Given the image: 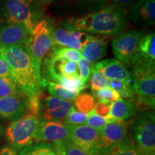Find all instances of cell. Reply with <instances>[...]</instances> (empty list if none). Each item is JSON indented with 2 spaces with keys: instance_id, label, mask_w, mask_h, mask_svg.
Instances as JSON below:
<instances>
[{
  "instance_id": "cell-1",
  "label": "cell",
  "mask_w": 155,
  "mask_h": 155,
  "mask_svg": "<svg viewBox=\"0 0 155 155\" xmlns=\"http://www.w3.org/2000/svg\"><path fill=\"white\" fill-rule=\"evenodd\" d=\"M0 54L9 63L11 77L28 97L41 94L48 81L41 75L25 45L0 47Z\"/></svg>"
},
{
  "instance_id": "cell-2",
  "label": "cell",
  "mask_w": 155,
  "mask_h": 155,
  "mask_svg": "<svg viewBox=\"0 0 155 155\" xmlns=\"http://www.w3.org/2000/svg\"><path fill=\"white\" fill-rule=\"evenodd\" d=\"M73 28L83 32L101 35H116L125 30L127 24V11L112 4L101 10L68 21Z\"/></svg>"
},
{
  "instance_id": "cell-3",
  "label": "cell",
  "mask_w": 155,
  "mask_h": 155,
  "mask_svg": "<svg viewBox=\"0 0 155 155\" xmlns=\"http://www.w3.org/2000/svg\"><path fill=\"white\" fill-rule=\"evenodd\" d=\"M53 30V25L49 19H42L29 34L25 45L39 70L41 68L43 58L54 45Z\"/></svg>"
},
{
  "instance_id": "cell-4",
  "label": "cell",
  "mask_w": 155,
  "mask_h": 155,
  "mask_svg": "<svg viewBox=\"0 0 155 155\" xmlns=\"http://www.w3.org/2000/svg\"><path fill=\"white\" fill-rule=\"evenodd\" d=\"M5 13L9 22L22 25L29 34L41 17V9L34 0H6Z\"/></svg>"
},
{
  "instance_id": "cell-5",
  "label": "cell",
  "mask_w": 155,
  "mask_h": 155,
  "mask_svg": "<svg viewBox=\"0 0 155 155\" xmlns=\"http://www.w3.org/2000/svg\"><path fill=\"white\" fill-rule=\"evenodd\" d=\"M40 124L38 117L25 114L9 126L6 137L13 146L18 148L30 146L35 142V137Z\"/></svg>"
},
{
  "instance_id": "cell-6",
  "label": "cell",
  "mask_w": 155,
  "mask_h": 155,
  "mask_svg": "<svg viewBox=\"0 0 155 155\" xmlns=\"http://www.w3.org/2000/svg\"><path fill=\"white\" fill-rule=\"evenodd\" d=\"M135 145L143 155H155V116L154 112H147L136 121Z\"/></svg>"
},
{
  "instance_id": "cell-7",
  "label": "cell",
  "mask_w": 155,
  "mask_h": 155,
  "mask_svg": "<svg viewBox=\"0 0 155 155\" xmlns=\"http://www.w3.org/2000/svg\"><path fill=\"white\" fill-rule=\"evenodd\" d=\"M131 75L133 78V88L138 95L137 99L150 105H155L154 68L134 67Z\"/></svg>"
},
{
  "instance_id": "cell-8",
  "label": "cell",
  "mask_w": 155,
  "mask_h": 155,
  "mask_svg": "<svg viewBox=\"0 0 155 155\" xmlns=\"http://www.w3.org/2000/svg\"><path fill=\"white\" fill-rule=\"evenodd\" d=\"M68 139L89 154L97 155L100 142V130L88 125L69 126Z\"/></svg>"
},
{
  "instance_id": "cell-9",
  "label": "cell",
  "mask_w": 155,
  "mask_h": 155,
  "mask_svg": "<svg viewBox=\"0 0 155 155\" xmlns=\"http://www.w3.org/2000/svg\"><path fill=\"white\" fill-rule=\"evenodd\" d=\"M141 36L142 34L140 31L132 30L114 39L112 47L117 60L131 65L137 55Z\"/></svg>"
},
{
  "instance_id": "cell-10",
  "label": "cell",
  "mask_w": 155,
  "mask_h": 155,
  "mask_svg": "<svg viewBox=\"0 0 155 155\" xmlns=\"http://www.w3.org/2000/svg\"><path fill=\"white\" fill-rule=\"evenodd\" d=\"M129 123L115 121L108 123L100 130V142L97 155H106L113 147L125 138Z\"/></svg>"
},
{
  "instance_id": "cell-11",
  "label": "cell",
  "mask_w": 155,
  "mask_h": 155,
  "mask_svg": "<svg viewBox=\"0 0 155 155\" xmlns=\"http://www.w3.org/2000/svg\"><path fill=\"white\" fill-rule=\"evenodd\" d=\"M90 35L86 32L76 30L67 22L53 28V40L54 44L62 47L71 48L81 50L88 40Z\"/></svg>"
},
{
  "instance_id": "cell-12",
  "label": "cell",
  "mask_w": 155,
  "mask_h": 155,
  "mask_svg": "<svg viewBox=\"0 0 155 155\" xmlns=\"http://www.w3.org/2000/svg\"><path fill=\"white\" fill-rule=\"evenodd\" d=\"M41 102L42 118L45 121L63 123L73 105V101L62 99L55 96H48Z\"/></svg>"
},
{
  "instance_id": "cell-13",
  "label": "cell",
  "mask_w": 155,
  "mask_h": 155,
  "mask_svg": "<svg viewBox=\"0 0 155 155\" xmlns=\"http://www.w3.org/2000/svg\"><path fill=\"white\" fill-rule=\"evenodd\" d=\"M68 139V129L61 122L44 121L35 137V142H53L54 144Z\"/></svg>"
},
{
  "instance_id": "cell-14",
  "label": "cell",
  "mask_w": 155,
  "mask_h": 155,
  "mask_svg": "<svg viewBox=\"0 0 155 155\" xmlns=\"http://www.w3.org/2000/svg\"><path fill=\"white\" fill-rule=\"evenodd\" d=\"M28 96L22 92L0 98V116L7 119H17L26 113Z\"/></svg>"
},
{
  "instance_id": "cell-15",
  "label": "cell",
  "mask_w": 155,
  "mask_h": 155,
  "mask_svg": "<svg viewBox=\"0 0 155 155\" xmlns=\"http://www.w3.org/2000/svg\"><path fill=\"white\" fill-rule=\"evenodd\" d=\"M94 68L108 80L131 82V73L122 62L116 59H106L94 64Z\"/></svg>"
},
{
  "instance_id": "cell-16",
  "label": "cell",
  "mask_w": 155,
  "mask_h": 155,
  "mask_svg": "<svg viewBox=\"0 0 155 155\" xmlns=\"http://www.w3.org/2000/svg\"><path fill=\"white\" fill-rule=\"evenodd\" d=\"M29 36V32L22 25L9 22L0 29V47L25 45Z\"/></svg>"
},
{
  "instance_id": "cell-17",
  "label": "cell",
  "mask_w": 155,
  "mask_h": 155,
  "mask_svg": "<svg viewBox=\"0 0 155 155\" xmlns=\"http://www.w3.org/2000/svg\"><path fill=\"white\" fill-rule=\"evenodd\" d=\"M131 65H143L154 68L155 34L154 32L141 36L137 55Z\"/></svg>"
},
{
  "instance_id": "cell-18",
  "label": "cell",
  "mask_w": 155,
  "mask_h": 155,
  "mask_svg": "<svg viewBox=\"0 0 155 155\" xmlns=\"http://www.w3.org/2000/svg\"><path fill=\"white\" fill-rule=\"evenodd\" d=\"M107 36L90 35L88 40L81 48V54L91 64H94L105 55L107 49Z\"/></svg>"
},
{
  "instance_id": "cell-19",
  "label": "cell",
  "mask_w": 155,
  "mask_h": 155,
  "mask_svg": "<svg viewBox=\"0 0 155 155\" xmlns=\"http://www.w3.org/2000/svg\"><path fill=\"white\" fill-rule=\"evenodd\" d=\"M129 16L134 22L143 25H154L155 0H138L131 7Z\"/></svg>"
},
{
  "instance_id": "cell-20",
  "label": "cell",
  "mask_w": 155,
  "mask_h": 155,
  "mask_svg": "<svg viewBox=\"0 0 155 155\" xmlns=\"http://www.w3.org/2000/svg\"><path fill=\"white\" fill-rule=\"evenodd\" d=\"M136 109L134 103L121 98L111 103L108 116L114 121H125L134 115Z\"/></svg>"
},
{
  "instance_id": "cell-21",
  "label": "cell",
  "mask_w": 155,
  "mask_h": 155,
  "mask_svg": "<svg viewBox=\"0 0 155 155\" xmlns=\"http://www.w3.org/2000/svg\"><path fill=\"white\" fill-rule=\"evenodd\" d=\"M52 79L64 88L77 94H80L83 90L88 88L86 82L83 81L79 75L74 76H66L59 74L54 76Z\"/></svg>"
},
{
  "instance_id": "cell-22",
  "label": "cell",
  "mask_w": 155,
  "mask_h": 155,
  "mask_svg": "<svg viewBox=\"0 0 155 155\" xmlns=\"http://www.w3.org/2000/svg\"><path fill=\"white\" fill-rule=\"evenodd\" d=\"M106 155H143L138 150L134 141L125 137L121 142L116 144Z\"/></svg>"
},
{
  "instance_id": "cell-23",
  "label": "cell",
  "mask_w": 155,
  "mask_h": 155,
  "mask_svg": "<svg viewBox=\"0 0 155 155\" xmlns=\"http://www.w3.org/2000/svg\"><path fill=\"white\" fill-rule=\"evenodd\" d=\"M52 50L53 51L50 53V55L58 59H65L75 62L78 61L83 58L82 54L79 50H76L71 48L62 47V46L55 47L53 45Z\"/></svg>"
},
{
  "instance_id": "cell-24",
  "label": "cell",
  "mask_w": 155,
  "mask_h": 155,
  "mask_svg": "<svg viewBox=\"0 0 155 155\" xmlns=\"http://www.w3.org/2000/svg\"><path fill=\"white\" fill-rule=\"evenodd\" d=\"M109 85L120 95L121 98L122 97L128 100L135 99V91L131 86V82L110 80Z\"/></svg>"
},
{
  "instance_id": "cell-25",
  "label": "cell",
  "mask_w": 155,
  "mask_h": 155,
  "mask_svg": "<svg viewBox=\"0 0 155 155\" xmlns=\"http://www.w3.org/2000/svg\"><path fill=\"white\" fill-rule=\"evenodd\" d=\"M96 104L94 96L88 93L78 94L74 100V105L78 111L82 113L88 114L91 111Z\"/></svg>"
},
{
  "instance_id": "cell-26",
  "label": "cell",
  "mask_w": 155,
  "mask_h": 155,
  "mask_svg": "<svg viewBox=\"0 0 155 155\" xmlns=\"http://www.w3.org/2000/svg\"><path fill=\"white\" fill-rule=\"evenodd\" d=\"M21 90L11 76L0 78V98H4L21 93Z\"/></svg>"
},
{
  "instance_id": "cell-27",
  "label": "cell",
  "mask_w": 155,
  "mask_h": 155,
  "mask_svg": "<svg viewBox=\"0 0 155 155\" xmlns=\"http://www.w3.org/2000/svg\"><path fill=\"white\" fill-rule=\"evenodd\" d=\"M47 86H48V91L52 96L61 98L62 99L73 101L75 100V97L77 96V94L73 93L71 91L64 88L61 85L58 84L55 82L48 81Z\"/></svg>"
},
{
  "instance_id": "cell-28",
  "label": "cell",
  "mask_w": 155,
  "mask_h": 155,
  "mask_svg": "<svg viewBox=\"0 0 155 155\" xmlns=\"http://www.w3.org/2000/svg\"><path fill=\"white\" fill-rule=\"evenodd\" d=\"M93 94L94 98H97L98 101L106 103V104H111L112 102L121 98L120 95L111 87H106L94 92Z\"/></svg>"
},
{
  "instance_id": "cell-29",
  "label": "cell",
  "mask_w": 155,
  "mask_h": 155,
  "mask_svg": "<svg viewBox=\"0 0 155 155\" xmlns=\"http://www.w3.org/2000/svg\"><path fill=\"white\" fill-rule=\"evenodd\" d=\"M90 81L93 93L106 87H110V80H108L107 78L95 70L94 64L92 65V73L90 78Z\"/></svg>"
},
{
  "instance_id": "cell-30",
  "label": "cell",
  "mask_w": 155,
  "mask_h": 155,
  "mask_svg": "<svg viewBox=\"0 0 155 155\" xmlns=\"http://www.w3.org/2000/svg\"><path fill=\"white\" fill-rule=\"evenodd\" d=\"M113 121H115L108 115L106 116V117H103V116H101L94 113V111L92 110L91 111H90L88 114V118H87L86 124L89 126V127H91L96 129H98V130H101L107 124Z\"/></svg>"
},
{
  "instance_id": "cell-31",
  "label": "cell",
  "mask_w": 155,
  "mask_h": 155,
  "mask_svg": "<svg viewBox=\"0 0 155 155\" xmlns=\"http://www.w3.org/2000/svg\"><path fill=\"white\" fill-rule=\"evenodd\" d=\"M88 114L82 113L78 111H76L75 106L71 108L68 114L64 120L63 124L65 125L69 126H78L86 124Z\"/></svg>"
},
{
  "instance_id": "cell-32",
  "label": "cell",
  "mask_w": 155,
  "mask_h": 155,
  "mask_svg": "<svg viewBox=\"0 0 155 155\" xmlns=\"http://www.w3.org/2000/svg\"><path fill=\"white\" fill-rule=\"evenodd\" d=\"M25 155H57L54 146L47 143L37 144L30 147L25 152Z\"/></svg>"
},
{
  "instance_id": "cell-33",
  "label": "cell",
  "mask_w": 155,
  "mask_h": 155,
  "mask_svg": "<svg viewBox=\"0 0 155 155\" xmlns=\"http://www.w3.org/2000/svg\"><path fill=\"white\" fill-rule=\"evenodd\" d=\"M77 62L79 76L83 81L87 82L90 80L91 75L93 64H91L84 58H82Z\"/></svg>"
},
{
  "instance_id": "cell-34",
  "label": "cell",
  "mask_w": 155,
  "mask_h": 155,
  "mask_svg": "<svg viewBox=\"0 0 155 155\" xmlns=\"http://www.w3.org/2000/svg\"><path fill=\"white\" fill-rule=\"evenodd\" d=\"M62 148L65 155H93L89 154L81 150L77 146L71 142L69 139H65L63 141H60Z\"/></svg>"
},
{
  "instance_id": "cell-35",
  "label": "cell",
  "mask_w": 155,
  "mask_h": 155,
  "mask_svg": "<svg viewBox=\"0 0 155 155\" xmlns=\"http://www.w3.org/2000/svg\"><path fill=\"white\" fill-rule=\"evenodd\" d=\"M110 105H111V104H106V103L98 101L95 104L93 111L98 115L103 116V117H106L109 114Z\"/></svg>"
},
{
  "instance_id": "cell-36",
  "label": "cell",
  "mask_w": 155,
  "mask_h": 155,
  "mask_svg": "<svg viewBox=\"0 0 155 155\" xmlns=\"http://www.w3.org/2000/svg\"><path fill=\"white\" fill-rule=\"evenodd\" d=\"M11 76V69L9 63L0 54V78Z\"/></svg>"
},
{
  "instance_id": "cell-37",
  "label": "cell",
  "mask_w": 155,
  "mask_h": 155,
  "mask_svg": "<svg viewBox=\"0 0 155 155\" xmlns=\"http://www.w3.org/2000/svg\"><path fill=\"white\" fill-rule=\"evenodd\" d=\"M116 5L120 6L121 7H129L134 5L137 0H114Z\"/></svg>"
},
{
  "instance_id": "cell-38",
  "label": "cell",
  "mask_w": 155,
  "mask_h": 155,
  "mask_svg": "<svg viewBox=\"0 0 155 155\" xmlns=\"http://www.w3.org/2000/svg\"><path fill=\"white\" fill-rule=\"evenodd\" d=\"M0 155H17V153L14 149L5 147L0 150Z\"/></svg>"
},
{
  "instance_id": "cell-39",
  "label": "cell",
  "mask_w": 155,
  "mask_h": 155,
  "mask_svg": "<svg viewBox=\"0 0 155 155\" xmlns=\"http://www.w3.org/2000/svg\"><path fill=\"white\" fill-rule=\"evenodd\" d=\"M77 1L82 4H85V5H99L100 6H101L100 0H77Z\"/></svg>"
},
{
  "instance_id": "cell-40",
  "label": "cell",
  "mask_w": 155,
  "mask_h": 155,
  "mask_svg": "<svg viewBox=\"0 0 155 155\" xmlns=\"http://www.w3.org/2000/svg\"><path fill=\"white\" fill-rule=\"evenodd\" d=\"M54 147H55L56 154L57 155H65V153H64L63 148H62L61 143L60 142L55 143V144H54Z\"/></svg>"
},
{
  "instance_id": "cell-41",
  "label": "cell",
  "mask_w": 155,
  "mask_h": 155,
  "mask_svg": "<svg viewBox=\"0 0 155 155\" xmlns=\"http://www.w3.org/2000/svg\"><path fill=\"white\" fill-rule=\"evenodd\" d=\"M108 1V0H100V2H101V6H102V5H104V4L107 2Z\"/></svg>"
},
{
  "instance_id": "cell-42",
  "label": "cell",
  "mask_w": 155,
  "mask_h": 155,
  "mask_svg": "<svg viewBox=\"0 0 155 155\" xmlns=\"http://www.w3.org/2000/svg\"><path fill=\"white\" fill-rule=\"evenodd\" d=\"M42 1L44 2H45V3H50V2H51L53 0H42Z\"/></svg>"
},
{
  "instance_id": "cell-43",
  "label": "cell",
  "mask_w": 155,
  "mask_h": 155,
  "mask_svg": "<svg viewBox=\"0 0 155 155\" xmlns=\"http://www.w3.org/2000/svg\"></svg>"
}]
</instances>
